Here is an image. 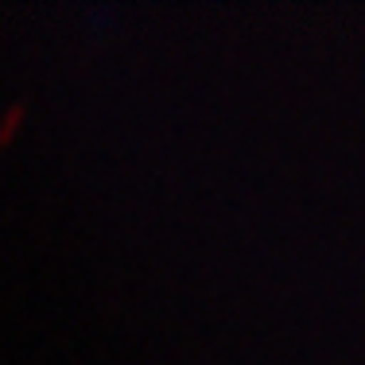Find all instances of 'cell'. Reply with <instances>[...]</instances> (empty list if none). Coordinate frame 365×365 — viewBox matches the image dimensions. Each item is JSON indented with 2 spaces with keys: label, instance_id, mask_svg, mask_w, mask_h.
I'll return each mask as SVG.
<instances>
[{
  "label": "cell",
  "instance_id": "1",
  "mask_svg": "<svg viewBox=\"0 0 365 365\" xmlns=\"http://www.w3.org/2000/svg\"><path fill=\"white\" fill-rule=\"evenodd\" d=\"M20 120H24V106H12L4 113V120H0V144H8L16 136V128H20Z\"/></svg>",
  "mask_w": 365,
  "mask_h": 365
}]
</instances>
